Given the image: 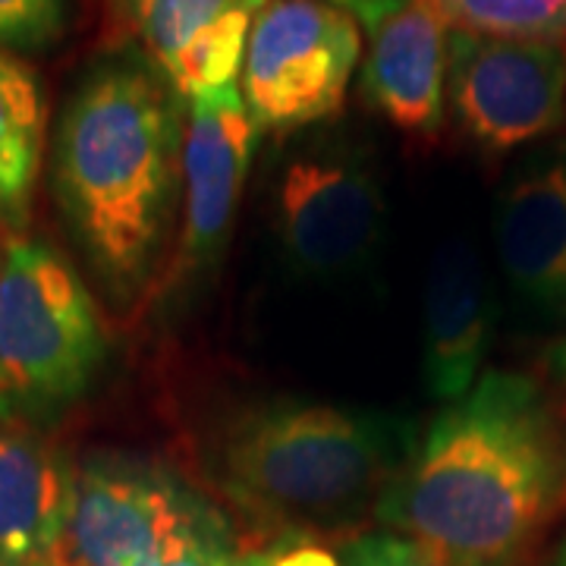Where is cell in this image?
I'll return each mask as SVG.
<instances>
[{"label":"cell","mask_w":566,"mask_h":566,"mask_svg":"<svg viewBox=\"0 0 566 566\" xmlns=\"http://www.w3.org/2000/svg\"><path fill=\"white\" fill-rule=\"evenodd\" d=\"M416 447V422L397 412L271 400L223 424L211 469L223 497L274 542H315L378 513Z\"/></svg>","instance_id":"obj_3"},{"label":"cell","mask_w":566,"mask_h":566,"mask_svg":"<svg viewBox=\"0 0 566 566\" xmlns=\"http://www.w3.org/2000/svg\"><path fill=\"white\" fill-rule=\"evenodd\" d=\"M547 365H551L557 385L566 390V340H560V344H554L547 349Z\"/></svg>","instance_id":"obj_22"},{"label":"cell","mask_w":566,"mask_h":566,"mask_svg":"<svg viewBox=\"0 0 566 566\" xmlns=\"http://www.w3.org/2000/svg\"><path fill=\"white\" fill-rule=\"evenodd\" d=\"M73 0H0V48L35 54L70 32Z\"/></svg>","instance_id":"obj_17"},{"label":"cell","mask_w":566,"mask_h":566,"mask_svg":"<svg viewBox=\"0 0 566 566\" xmlns=\"http://www.w3.org/2000/svg\"><path fill=\"white\" fill-rule=\"evenodd\" d=\"M259 126L245 111L240 82L186 104L180 233L161 274V305L199 290L221 264L243 199Z\"/></svg>","instance_id":"obj_8"},{"label":"cell","mask_w":566,"mask_h":566,"mask_svg":"<svg viewBox=\"0 0 566 566\" xmlns=\"http://www.w3.org/2000/svg\"><path fill=\"white\" fill-rule=\"evenodd\" d=\"M243 566H268L264 551H243Z\"/></svg>","instance_id":"obj_24"},{"label":"cell","mask_w":566,"mask_h":566,"mask_svg":"<svg viewBox=\"0 0 566 566\" xmlns=\"http://www.w3.org/2000/svg\"><path fill=\"white\" fill-rule=\"evenodd\" d=\"M385 182L363 142L318 133L293 142L271 180V227L300 277L337 281L371 262L385 237Z\"/></svg>","instance_id":"obj_5"},{"label":"cell","mask_w":566,"mask_h":566,"mask_svg":"<svg viewBox=\"0 0 566 566\" xmlns=\"http://www.w3.org/2000/svg\"><path fill=\"white\" fill-rule=\"evenodd\" d=\"M199 501L167 465L129 453H92L73 465L57 566H167Z\"/></svg>","instance_id":"obj_7"},{"label":"cell","mask_w":566,"mask_h":566,"mask_svg":"<svg viewBox=\"0 0 566 566\" xmlns=\"http://www.w3.org/2000/svg\"><path fill=\"white\" fill-rule=\"evenodd\" d=\"M73 465L32 424L0 416V566L51 560L66 523Z\"/></svg>","instance_id":"obj_14"},{"label":"cell","mask_w":566,"mask_h":566,"mask_svg":"<svg viewBox=\"0 0 566 566\" xmlns=\"http://www.w3.org/2000/svg\"><path fill=\"white\" fill-rule=\"evenodd\" d=\"M494 249L513 296L547 322H566V139L506 174L494 199Z\"/></svg>","instance_id":"obj_10"},{"label":"cell","mask_w":566,"mask_h":566,"mask_svg":"<svg viewBox=\"0 0 566 566\" xmlns=\"http://www.w3.org/2000/svg\"><path fill=\"white\" fill-rule=\"evenodd\" d=\"M340 566H441L434 554L416 538L400 535L394 528L387 532H365L344 547Z\"/></svg>","instance_id":"obj_19"},{"label":"cell","mask_w":566,"mask_h":566,"mask_svg":"<svg viewBox=\"0 0 566 566\" xmlns=\"http://www.w3.org/2000/svg\"><path fill=\"white\" fill-rule=\"evenodd\" d=\"M35 566H57L54 560H44V564H35Z\"/></svg>","instance_id":"obj_25"},{"label":"cell","mask_w":566,"mask_h":566,"mask_svg":"<svg viewBox=\"0 0 566 566\" xmlns=\"http://www.w3.org/2000/svg\"><path fill=\"white\" fill-rule=\"evenodd\" d=\"M107 359L98 305L73 264L13 237L0 259V416L48 419L76 403Z\"/></svg>","instance_id":"obj_4"},{"label":"cell","mask_w":566,"mask_h":566,"mask_svg":"<svg viewBox=\"0 0 566 566\" xmlns=\"http://www.w3.org/2000/svg\"><path fill=\"white\" fill-rule=\"evenodd\" d=\"M44 148V98L35 70L0 48V230L20 233L32 214Z\"/></svg>","instance_id":"obj_15"},{"label":"cell","mask_w":566,"mask_h":566,"mask_svg":"<svg viewBox=\"0 0 566 566\" xmlns=\"http://www.w3.org/2000/svg\"><path fill=\"white\" fill-rule=\"evenodd\" d=\"M322 3H331L337 10H344L346 17L359 22L363 29L375 32L385 20H390L397 10H403L409 0H322Z\"/></svg>","instance_id":"obj_21"},{"label":"cell","mask_w":566,"mask_h":566,"mask_svg":"<svg viewBox=\"0 0 566 566\" xmlns=\"http://www.w3.org/2000/svg\"><path fill=\"white\" fill-rule=\"evenodd\" d=\"M186 98L136 44L92 63L54 133V189L117 308L161 281L180 221Z\"/></svg>","instance_id":"obj_2"},{"label":"cell","mask_w":566,"mask_h":566,"mask_svg":"<svg viewBox=\"0 0 566 566\" xmlns=\"http://www.w3.org/2000/svg\"><path fill=\"white\" fill-rule=\"evenodd\" d=\"M450 29L566 44V0H431Z\"/></svg>","instance_id":"obj_16"},{"label":"cell","mask_w":566,"mask_h":566,"mask_svg":"<svg viewBox=\"0 0 566 566\" xmlns=\"http://www.w3.org/2000/svg\"><path fill=\"white\" fill-rule=\"evenodd\" d=\"M494 337V300L485 262L463 237L438 245L424 281V385L453 403L482 378Z\"/></svg>","instance_id":"obj_12"},{"label":"cell","mask_w":566,"mask_h":566,"mask_svg":"<svg viewBox=\"0 0 566 566\" xmlns=\"http://www.w3.org/2000/svg\"><path fill=\"white\" fill-rule=\"evenodd\" d=\"M268 566H340V560L308 538H281L264 551Z\"/></svg>","instance_id":"obj_20"},{"label":"cell","mask_w":566,"mask_h":566,"mask_svg":"<svg viewBox=\"0 0 566 566\" xmlns=\"http://www.w3.org/2000/svg\"><path fill=\"white\" fill-rule=\"evenodd\" d=\"M0 259H3V255H0Z\"/></svg>","instance_id":"obj_26"},{"label":"cell","mask_w":566,"mask_h":566,"mask_svg":"<svg viewBox=\"0 0 566 566\" xmlns=\"http://www.w3.org/2000/svg\"><path fill=\"white\" fill-rule=\"evenodd\" d=\"M363 51L359 22L322 0H268L245 41L240 92L259 133L340 114Z\"/></svg>","instance_id":"obj_6"},{"label":"cell","mask_w":566,"mask_h":566,"mask_svg":"<svg viewBox=\"0 0 566 566\" xmlns=\"http://www.w3.org/2000/svg\"><path fill=\"white\" fill-rule=\"evenodd\" d=\"M447 32L431 0H409L371 32L363 63V95L385 120L431 139L444 126Z\"/></svg>","instance_id":"obj_13"},{"label":"cell","mask_w":566,"mask_h":566,"mask_svg":"<svg viewBox=\"0 0 566 566\" xmlns=\"http://www.w3.org/2000/svg\"><path fill=\"white\" fill-rule=\"evenodd\" d=\"M447 102L488 151H513L566 120V44L447 32Z\"/></svg>","instance_id":"obj_9"},{"label":"cell","mask_w":566,"mask_h":566,"mask_svg":"<svg viewBox=\"0 0 566 566\" xmlns=\"http://www.w3.org/2000/svg\"><path fill=\"white\" fill-rule=\"evenodd\" d=\"M564 513L566 409L491 368L428 424L375 516L441 566H523Z\"/></svg>","instance_id":"obj_1"},{"label":"cell","mask_w":566,"mask_h":566,"mask_svg":"<svg viewBox=\"0 0 566 566\" xmlns=\"http://www.w3.org/2000/svg\"><path fill=\"white\" fill-rule=\"evenodd\" d=\"M268 0H117L123 22L142 54L196 98L233 85L245 41Z\"/></svg>","instance_id":"obj_11"},{"label":"cell","mask_w":566,"mask_h":566,"mask_svg":"<svg viewBox=\"0 0 566 566\" xmlns=\"http://www.w3.org/2000/svg\"><path fill=\"white\" fill-rule=\"evenodd\" d=\"M547 566H566V532L560 535V542L554 547V554H551V564Z\"/></svg>","instance_id":"obj_23"},{"label":"cell","mask_w":566,"mask_h":566,"mask_svg":"<svg viewBox=\"0 0 566 566\" xmlns=\"http://www.w3.org/2000/svg\"><path fill=\"white\" fill-rule=\"evenodd\" d=\"M167 566H243V551L233 545L223 513L202 494L182 526Z\"/></svg>","instance_id":"obj_18"}]
</instances>
